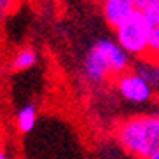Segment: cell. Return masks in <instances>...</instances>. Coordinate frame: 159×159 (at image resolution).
<instances>
[{
  "label": "cell",
  "mask_w": 159,
  "mask_h": 159,
  "mask_svg": "<svg viewBox=\"0 0 159 159\" xmlns=\"http://www.w3.org/2000/svg\"><path fill=\"white\" fill-rule=\"evenodd\" d=\"M117 140L138 159H149L159 152V114L133 116L121 122Z\"/></svg>",
  "instance_id": "1"
},
{
  "label": "cell",
  "mask_w": 159,
  "mask_h": 159,
  "mask_svg": "<svg viewBox=\"0 0 159 159\" xmlns=\"http://www.w3.org/2000/svg\"><path fill=\"white\" fill-rule=\"evenodd\" d=\"M126 72H129V56L110 39L93 44L84 58V77L91 84H102L110 77L117 79Z\"/></svg>",
  "instance_id": "2"
},
{
  "label": "cell",
  "mask_w": 159,
  "mask_h": 159,
  "mask_svg": "<svg viewBox=\"0 0 159 159\" xmlns=\"http://www.w3.org/2000/svg\"><path fill=\"white\" fill-rule=\"evenodd\" d=\"M116 42L128 56L143 60L149 54V32L143 12L136 11L121 26L116 28Z\"/></svg>",
  "instance_id": "3"
},
{
  "label": "cell",
  "mask_w": 159,
  "mask_h": 159,
  "mask_svg": "<svg viewBox=\"0 0 159 159\" xmlns=\"http://www.w3.org/2000/svg\"><path fill=\"white\" fill-rule=\"evenodd\" d=\"M116 89L119 91L124 100L136 105H143V103L152 102L156 89L147 82V80L138 75L135 70H129L126 74H122L121 77L116 79Z\"/></svg>",
  "instance_id": "4"
},
{
  "label": "cell",
  "mask_w": 159,
  "mask_h": 159,
  "mask_svg": "<svg viewBox=\"0 0 159 159\" xmlns=\"http://www.w3.org/2000/svg\"><path fill=\"white\" fill-rule=\"evenodd\" d=\"M102 12L107 23L116 30L128 18L135 14L136 11L129 0H102Z\"/></svg>",
  "instance_id": "5"
},
{
  "label": "cell",
  "mask_w": 159,
  "mask_h": 159,
  "mask_svg": "<svg viewBox=\"0 0 159 159\" xmlns=\"http://www.w3.org/2000/svg\"><path fill=\"white\" fill-rule=\"evenodd\" d=\"M147 32H149V60L159 61V5H154L143 12Z\"/></svg>",
  "instance_id": "6"
},
{
  "label": "cell",
  "mask_w": 159,
  "mask_h": 159,
  "mask_svg": "<svg viewBox=\"0 0 159 159\" xmlns=\"http://www.w3.org/2000/svg\"><path fill=\"white\" fill-rule=\"evenodd\" d=\"M135 72L138 75H142L154 89H159V61L143 58L136 63Z\"/></svg>",
  "instance_id": "7"
},
{
  "label": "cell",
  "mask_w": 159,
  "mask_h": 159,
  "mask_svg": "<svg viewBox=\"0 0 159 159\" xmlns=\"http://www.w3.org/2000/svg\"><path fill=\"white\" fill-rule=\"evenodd\" d=\"M16 124H18V129L21 133H30L37 124V108H35V105L28 103V105L19 108L18 114H16Z\"/></svg>",
  "instance_id": "8"
},
{
  "label": "cell",
  "mask_w": 159,
  "mask_h": 159,
  "mask_svg": "<svg viewBox=\"0 0 159 159\" xmlns=\"http://www.w3.org/2000/svg\"><path fill=\"white\" fill-rule=\"evenodd\" d=\"M37 63V52L33 49H21V51L16 52L14 60H12V66L16 70H28L33 65Z\"/></svg>",
  "instance_id": "9"
},
{
  "label": "cell",
  "mask_w": 159,
  "mask_h": 159,
  "mask_svg": "<svg viewBox=\"0 0 159 159\" xmlns=\"http://www.w3.org/2000/svg\"><path fill=\"white\" fill-rule=\"evenodd\" d=\"M135 11H140V12H145L147 9L154 7V5H159V0H129Z\"/></svg>",
  "instance_id": "10"
},
{
  "label": "cell",
  "mask_w": 159,
  "mask_h": 159,
  "mask_svg": "<svg viewBox=\"0 0 159 159\" xmlns=\"http://www.w3.org/2000/svg\"><path fill=\"white\" fill-rule=\"evenodd\" d=\"M12 5H14V0H0V19L7 16V12L11 11Z\"/></svg>",
  "instance_id": "11"
},
{
  "label": "cell",
  "mask_w": 159,
  "mask_h": 159,
  "mask_svg": "<svg viewBox=\"0 0 159 159\" xmlns=\"http://www.w3.org/2000/svg\"><path fill=\"white\" fill-rule=\"evenodd\" d=\"M0 159H7V156H5L4 152H2V150H0Z\"/></svg>",
  "instance_id": "12"
},
{
  "label": "cell",
  "mask_w": 159,
  "mask_h": 159,
  "mask_svg": "<svg viewBox=\"0 0 159 159\" xmlns=\"http://www.w3.org/2000/svg\"><path fill=\"white\" fill-rule=\"evenodd\" d=\"M149 159H159V152H156V154L152 156V157H149Z\"/></svg>",
  "instance_id": "13"
}]
</instances>
